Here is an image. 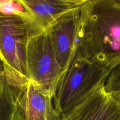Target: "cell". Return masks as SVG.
<instances>
[{"mask_svg":"<svg viewBox=\"0 0 120 120\" xmlns=\"http://www.w3.org/2000/svg\"><path fill=\"white\" fill-rule=\"evenodd\" d=\"M104 88L107 92L120 101V63L111 70Z\"/></svg>","mask_w":120,"mask_h":120,"instance_id":"cell-10","label":"cell"},{"mask_svg":"<svg viewBox=\"0 0 120 120\" xmlns=\"http://www.w3.org/2000/svg\"><path fill=\"white\" fill-rule=\"evenodd\" d=\"M23 120L22 119V118H21V117H20V116L19 115V114L18 113L17 111H16V114H15V117H14V120Z\"/></svg>","mask_w":120,"mask_h":120,"instance_id":"cell-12","label":"cell"},{"mask_svg":"<svg viewBox=\"0 0 120 120\" xmlns=\"http://www.w3.org/2000/svg\"><path fill=\"white\" fill-rule=\"evenodd\" d=\"M0 13L7 15H22L29 16L24 8L19 3L18 1L2 0L0 1Z\"/></svg>","mask_w":120,"mask_h":120,"instance_id":"cell-11","label":"cell"},{"mask_svg":"<svg viewBox=\"0 0 120 120\" xmlns=\"http://www.w3.org/2000/svg\"><path fill=\"white\" fill-rule=\"evenodd\" d=\"M77 50L111 70L120 63L118 0H86L80 9Z\"/></svg>","mask_w":120,"mask_h":120,"instance_id":"cell-1","label":"cell"},{"mask_svg":"<svg viewBox=\"0 0 120 120\" xmlns=\"http://www.w3.org/2000/svg\"><path fill=\"white\" fill-rule=\"evenodd\" d=\"M16 94L1 76L0 63V120H13L16 112Z\"/></svg>","mask_w":120,"mask_h":120,"instance_id":"cell-9","label":"cell"},{"mask_svg":"<svg viewBox=\"0 0 120 120\" xmlns=\"http://www.w3.org/2000/svg\"><path fill=\"white\" fill-rule=\"evenodd\" d=\"M118 1H119V2L120 3V0H118Z\"/></svg>","mask_w":120,"mask_h":120,"instance_id":"cell-13","label":"cell"},{"mask_svg":"<svg viewBox=\"0 0 120 120\" xmlns=\"http://www.w3.org/2000/svg\"><path fill=\"white\" fill-rule=\"evenodd\" d=\"M16 107L23 120H63L55 110L52 96L30 80L16 93Z\"/></svg>","mask_w":120,"mask_h":120,"instance_id":"cell-6","label":"cell"},{"mask_svg":"<svg viewBox=\"0 0 120 120\" xmlns=\"http://www.w3.org/2000/svg\"><path fill=\"white\" fill-rule=\"evenodd\" d=\"M81 7L61 16L46 30L56 60L63 73L73 60L78 49Z\"/></svg>","mask_w":120,"mask_h":120,"instance_id":"cell-5","label":"cell"},{"mask_svg":"<svg viewBox=\"0 0 120 120\" xmlns=\"http://www.w3.org/2000/svg\"><path fill=\"white\" fill-rule=\"evenodd\" d=\"M111 71L102 63L84 58L77 50L73 60L61 76L53 96L59 115L63 118L105 84Z\"/></svg>","mask_w":120,"mask_h":120,"instance_id":"cell-3","label":"cell"},{"mask_svg":"<svg viewBox=\"0 0 120 120\" xmlns=\"http://www.w3.org/2000/svg\"><path fill=\"white\" fill-rule=\"evenodd\" d=\"M41 32L29 16L0 13L1 76L16 93L30 82L27 45L32 36Z\"/></svg>","mask_w":120,"mask_h":120,"instance_id":"cell-2","label":"cell"},{"mask_svg":"<svg viewBox=\"0 0 120 120\" xmlns=\"http://www.w3.org/2000/svg\"><path fill=\"white\" fill-rule=\"evenodd\" d=\"M86 0H18L37 28L46 31L59 18L80 8Z\"/></svg>","mask_w":120,"mask_h":120,"instance_id":"cell-8","label":"cell"},{"mask_svg":"<svg viewBox=\"0 0 120 120\" xmlns=\"http://www.w3.org/2000/svg\"><path fill=\"white\" fill-rule=\"evenodd\" d=\"M63 120H120V101L101 86Z\"/></svg>","mask_w":120,"mask_h":120,"instance_id":"cell-7","label":"cell"},{"mask_svg":"<svg viewBox=\"0 0 120 120\" xmlns=\"http://www.w3.org/2000/svg\"><path fill=\"white\" fill-rule=\"evenodd\" d=\"M26 63L30 80L53 97L63 71L56 60L46 31L30 38Z\"/></svg>","mask_w":120,"mask_h":120,"instance_id":"cell-4","label":"cell"}]
</instances>
